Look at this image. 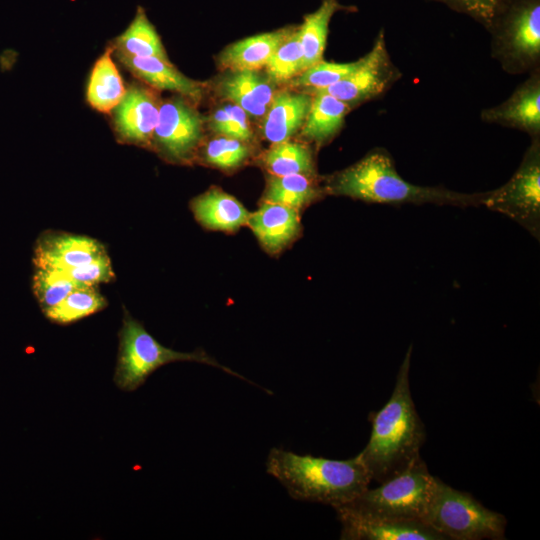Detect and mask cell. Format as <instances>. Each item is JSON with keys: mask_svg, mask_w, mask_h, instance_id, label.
Returning a JSON list of instances; mask_svg holds the SVG:
<instances>
[{"mask_svg": "<svg viewBox=\"0 0 540 540\" xmlns=\"http://www.w3.org/2000/svg\"><path fill=\"white\" fill-rule=\"evenodd\" d=\"M411 353L412 345L399 367L389 400L370 414L371 435L359 453L371 479L379 483L406 470L420 456L426 438L410 390Z\"/></svg>", "mask_w": 540, "mask_h": 540, "instance_id": "obj_1", "label": "cell"}, {"mask_svg": "<svg viewBox=\"0 0 540 540\" xmlns=\"http://www.w3.org/2000/svg\"><path fill=\"white\" fill-rule=\"evenodd\" d=\"M326 194L368 203L435 204L460 208L481 206L486 192L463 193L440 186H419L403 179L391 155L383 148L369 152L353 165L329 176Z\"/></svg>", "mask_w": 540, "mask_h": 540, "instance_id": "obj_2", "label": "cell"}, {"mask_svg": "<svg viewBox=\"0 0 540 540\" xmlns=\"http://www.w3.org/2000/svg\"><path fill=\"white\" fill-rule=\"evenodd\" d=\"M266 470L292 498L333 508L354 500L372 481L359 454L347 460H332L272 448Z\"/></svg>", "mask_w": 540, "mask_h": 540, "instance_id": "obj_3", "label": "cell"}, {"mask_svg": "<svg viewBox=\"0 0 540 540\" xmlns=\"http://www.w3.org/2000/svg\"><path fill=\"white\" fill-rule=\"evenodd\" d=\"M178 361H193L218 367L246 380L238 373L219 364L202 350L179 352L160 344L143 325L125 311L119 331V352L114 382L123 391H134L161 366Z\"/></svg>", "mask_w": 540, "mask_h": 540, "instance_id": "obj_4", "label": "cell"}, {"mask_svg": "<svg viewBox=\"0 0 540 540\" xmlns=\"http://www.w3.org/2000/svg\"><path fill=\"white\" fill-rule=\"evenodd\" d=\"M487 30L492 34V52L504 70L538 69L540 0H501Z\"/></svg>", "mask_w": 540, "mask_h": 540, "instance_id": "obj_5", "label": "cell"}, {"mask_svg": "<svg viewBox=\"0 0 540 540\" xmlns=\"http://www.w3.org/2000/svg\"><path fill=\"white\" fill-rule=\"evenodd\" d=\"M444 539H505L506 518L477 501L471 494L459 491L439 478L423 519Z\"/></svg>", "mask_w": 540, "mask_h": 540, "instance_id": "obj_6", "label": "cell"}, {"mask_svg": "<svg viewBox=\"0 0 540 540\" xmlns=\"http://www.w3.org/2000/svg\"><path fill=\"white\" fill-rule=\"evenodd\" d=\"M380 484L374 489L368 487L343 505L363 514L423 521L434 494L436 477L420 456L402 473Z\"/></svg>", "mask_w": 540, "mask_h": 540, "instance_id": "obj_7", "label": "cell"}, {"mask_svg": "<svg viewBox=\"0 0 540 540\" xmlns=\"http://www.w3.org/2000/svg\"><path fill=\"white\" fill-rule=\"evenodd\" d=\"M483 206L502 213L540 238V141L532 138L523 159L502 186L486 191Z\"/></svg>", "mask_w": 540, "mask_h": 540, "instance_id": "obj_8", "label": "cell"}, {"mask_svg": "<svg viewBox=\"0 0 540 540\" xmlns=\"http://www.w3.org/2000/svg\"><path fill=\"white\" fill-rule=\"evenodd\" d=\"M400 77L399 69L388 54L385 32L381 29L373 47L365 56L358 59V65L353 72L333 85L306 92L327 93L351 107L383 94Z\"/></svg>", "mask_w": 540, "mask_h": 540, "instance_id": "obj_9", "label": "cell"}, {"mask_svg": "<svg viewBox=\"0 0 540 540\" xmlns=\"http://www.w3.org/2000/svg\"><path fill=\"white\" fill-rule=\"evenodd\" d=\"M203 133V120L192 102L179 96L161 102L152 143L167 158L189 160Z\"/></svg>", "mask_w": 540, "mask_h": 540, "instance_id": "obj_10", "label": "cell"}, {"mask_svg": "<svg viewBox=\"0 0 540 540\" xmlns=\"http://www.w3.org/2000/svg\"><path fill=\"white\" fill-rule=\"evenodd\" d=\"M161 101L150 88L131 83L120 103L113 109L112 124L119 141L150 146Z\"/></svg>", "mask_w": 540, "mask_h": 540, "instance_id": "obj_11", "label": "cell"}, {"mask_svg": "<svg viewBox=\"0 0 540 540\" xmlns=\"http://www.w3.org/2000/svg\"><path fill=\"white\" fill-rule=\"evenodd\" d=\"M334 509L344 540H445L423 521L363 514L344 505Z\"/></svg>", "mask_w": 540, "mask_h": 540, "instance_id": "obj_12", "label": "cell"}, {"mask_svg": "<svg viewBox=\"0 0 540 540\" xmlns=\"http://www.w3.org/2000/svg\"><path fill=\"white\" fill-rule=\"evenodd\" d=\"M481 119L528 133L532 138L540 134V74L533 70L504 102L484 109Z\"/></svg>", "mask_w": 540, "mask_h": 540, "instance_id": "obj_13", "label": "cell"}, {"mask_svg": "<svg viewBox=\"0 0 540 540\" xmlns=\"http://www.w3.org/2000/svg\"><path fill=\"white\" fill-rule=\"evenodd\" d=\"M137 79L157 90L176 92L192 103L199 102L204 85L182 74L170 61L156 57H135L113 52Z\"/></svg>", "mask_w": 540, "mask_h": 540, "instance_id": "obj_14", "label": "cell"}, {"mask_svg": "<svg viewBox=\"0 0 540 540\" xmlns=\"http://www.w3.org/2000/svg\"><path fill=\"white\" fill-rule=\"evenodd\" d=\"M104 247L95 239L70 235H44L35 248L37 268H53L65 272L86 264L104 252Z\"/></svg>", "mask_w": 540, "mask_h": 540, "instance_id": "obj_15", "label": "cell"}, {"mask_svg": "<svg viewBox=\"0 0 540 540\" xmlns=\"http://www.w3.org/2000/svg\"><path fill=\"white\" fill-rule=\"evenodd\" d=\"M247 224L270 254L281 252L301 232L299 210L273 202L263 201Z\"/></svg>", "mask_w": 540, "mask_h": 540, "instance_id": "obj_16", "label": "cell"}, {"mask_svg": "<svg viewBox=\"0 0 540 540\" xmlns=\"http://www.w3.org/2000/svg\"><path fill=\"white\" fill-rule=\"evenodd\" d=\"M311 101L308 92L275 93L264 116V137L272 144L289 140L304 124Z\"/></svg>", "mask_w": 540, "mask_h": 540, "instance_id": "obj_17", "label": "cell"}, {"mask_svg": "<svg viewBox=\"0 0 540 540\" xmlns=\"http://www.w3.org/2000/svg\"><path fill=\"white\" fill-rule=\"evenodd\" d=\"M219 93L252 117H264L275 95L274 87L256 71H230L219 83Z\"/></svg>", "mask_w": 540, "mask_h": 540, "instance_id": "obj_18", "label": "cell"}, {"mask_svg": "<svg viewBox=\"0 0 540 540\" xmlns=\"http://www.w3.org/2000/svg\"><path fill=\"white\" fill-rule=\"evenodd\" d=\"M295 27H285L237 41L226 47L219 56V63L230 71L252 70L265 67L279 45Z\"/></svg>", "mask_w": 540, "mask_h": 540, "instance_id": "obj_19", "label": "cell"}, {"mask_svg": "<svg viewBox=\"0 0 540 540\" xmlns=\"http://www.w3.org/2000/svg\"><path fill=\"white\" fill-rule=\"evenodd\" d=\"M191 207L196 219L211 230L236 231L247 224L250 215L236 198L218 188L196 197Z\"/></svg>", "mask_w": 540, "mask_h": 540, "instance_id": "obj_20", "label": "cell"}, {"mask_svg": "<svg viewBox=\"0 0 540 540\" xmlns=\"http://www.w3.org/2000/svg\"><path fill=\"white\" fill-rule=\"evenodd\" d=\"M126 88L110 45L93 65L86 89L87 102L99 112L111 113L124 97Z\"/></svg>", "mask_w": 540, "mask_h": 540, "instance_id": "obj_21", "label": "cell"}, {"mask_svg": "<svg viewBox=\"0 0 540 540\" xmlns=\"http://www.w3.org/2000/svg\"><path fill=\"white\" fill-rule=\"evenodd\" d=\"M311 105L301 127V136L317 145L329 142L342 128L350 106L322 92L310 93Z\"/></svg>", "mask_w": 540, "mask_h": 540, "instance_id": "obj_22", "label": "cell"}, {"mask_svg": "<svg viewBox=\"0 0 540 540\" xmlns=\"http://www.w3.org/2000/svg\"><path fill=\"white\" fill-rule=\"evenodd\" d=\"M111 46L115 53L135 57H156L170 61L155 26L142 6H137L132 21L113 40Z\"/></svg>", "mask_w": 540, "mask_h": 540, "instance_id": "obj_23", "label": "cell"}, {"mask_svg": "<svg viewBox=\"0 0 540 540\" xmlns=\"http://www.w3.org/2000/svg\"><path fill=\"white\" fill-rule=\"evenodd\" d=\"M343 8L338 0H322L315 11L304 16L302 24L298 26L303 51L301 72L323 60L329 23L333 15Z\"/></svg>", "mask_w": 540, "mask_h": 540, "instance_id": "obj_24", "label": "cell"}, {"mask_svg": "<svg viewBox=\"0 0 540 540\" xmlns=\"http://www.w3.org/2000/svg\"><path fill=\"white\" fill-rule=\"evenodd\" d=\"M326 194L313 176L292 174L284 176L270 175L267 180L264 201L301 208L320 199Z\"/></svg>", "mask_w": 540, "mask_h": 540, "instance_id": "obj_25", "label": "cell"}, {"mask_svg": "<svg viewBox=\"0 0 540 540\" xmlns=\"http://www.w3.org/2000/svg\"><path fill=\"white\" fill-rule=\"evenodd\" d=\"M263 165L271 175H315L313 155L308 146L300 142L283 141L273 144L263 155Z\"/></svg>", "mask_w": 540, "mask_h": 540, "instance_id": "obj_26", "label": "cell"}, {"mask_svg": "<svg viewBox=\"0 0 540 540\" xmlns=\"http://www.w3.org/2000/svg\"><path fill=\"white\" fill-rule=\"evenodd\" d=\"M106 306L107 301L95 286H79L59 304L43 313L51 322L66 325L92 315Z\"/></svg>", "mask_w": 540, "mask_h": 540, "instance_id": "obj_27", "label": "cell"}, {"mask_svg": "<svg viewBox=\"0 0 540 540\" xmlns=\"http://www.w3.org/2000/svg\"><path fill=\"white\" fill-rule=\"evenodd\" d=\"M303 51L298 27L279 45L266 64L268 78L275 83L294 79L301 73Z\"/></svg>", "mask_w": 540, "mask_h": 540, "instance_id": "obj_28", "label": "cell"}, {"mask_svg": "<svg viewBox=\"0 0 540 540\" xmlns=\"http://www.w3.org/2000/svg\"><path fill=\"white\" fill-rule=\"evenodd\" d=\"M83 286L75 282L67 272L53 268H37L33 288L43 310L59 304L75 288Z\"/></svg>", "mask_w": 540, "mask_h": 540, "instance_id": "obj_29", "label": "cell"}, {"mask_svg": "<svg viewBox=\"0 0 540 540\" xmlns=\"http://www.w3.org/2000/svg\"><path fill=\"white\" fill-rule=\"evenodd\" d=\"M358 65V60L350 63L320 61L305 69L291 81L293 86L306 87L307 91L333 85L347 77Z\"/></svg>", "mask_w": 540, "mask_h": 540, "instance_id": "obj_30", "label": "cell"}, {"mask_svg": "<svg viewBox=\"0 0 540 540\" xmlns=\"http://www.w3.org/2000/svg\"><path fill=\"white\" fill-rule=\"evenodd\" d=\"M249 153L244 141L220 135L207 143L204 159L208 164L220 169H232L240 166Z\"/></svg>", "mask_w": 540, "mask_h": 540, "instance_id": "obj_31", "label": "cell"}, {"mask_svg": "<svg viewBox=\"0 0 540 540\" xmlns=\"http://www.w3.org/2000/svg\"><path fill=\"white\" fill-rule=\"evenodd\" d=\"M67 273L75 282L83 286H96L114 279L111 262L106 251L90 262L77 266Z\"/></svg>", "mask_w": 540, "mask_h": 540, "instance_id": "obj_32", "label": "cell"}, {"mask_svg": "<svg viewBox=\"0 0 540 540\" xmlns=\"http://www.w3.org/2000/svg\"><path fill=\"white\" fill-rule=\"evenodd\" d=\"M468 15L486 29L489 27L501 0H432Z\"/></svg>", "mask_w": 540, "mask_h": 540, "instance_id": "obj_33", "label": "cell"}, {"mask_svg": "<svg viewBox=\"0 0 540 540\" xmlns=\"http://www.w3.org/2000/svg\"><path fill=\"white\" fill-rule=\"evenodd\" d=\"M230 120V137L241 141H247L252 137L246 112L238 105L231 103L224 105Z\"/></svg>", "mask_w": 540, "mask_h": 540, "instance_id": "obj_34", "label": "cell"}]
</instances>
